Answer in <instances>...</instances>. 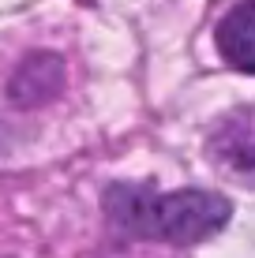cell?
<instances>
[{"instance_id": "obj_1", "label": "cell", "mask_w": 255, "mask_h": 258, "mask_svg": "<svg viewBox=\"0 0 255 258\" xmlns=\"http://www.w3.org/2000/svg\"><path fill=\"white\" fill-rule=\"evenodd\" d=\"M101 206L120 232L162 243H207L229 225L233 206L214 191H154L143 183H113L101 195Z\"/></svg>"}, {"instance_id": "obj_2", "label": "cell", "mask_w": 255, "mask_h": 258, "mask_svg": "<svg viewBox=\"0 0 255 258\" xmlns=\"http://www.w3.org/2000/svg\"><path fill=\"white\" fill-rule=\"evenodd\" d=\"M210 157L218 168L236 176L240 187H251V161H255V142H251V109H236L214 127L207 142Z\"/></svg>"}, {"instance_id": "obj_3", "label": "cell", "mask_w": 255, "mask_h": 258, "mask_svg": "<svg viewBox=\"0 0 255 258\" xmlns=\"http://www.w3.org/2000/svg\"><path fill=\"white\" fill-rule=\"evenodd\" d=\"M218 49L236 71L255 68V30H251V0H240L218 26Z\"/></svg>"}, {"instance_id": "obj_4", "label": "cell", "mask_w": 255, "mask_h": 258, "mask_svg": "<svg viewBox=\"0 0 255 258\" xmlns=\"http://www.w3.org/2000/svg\"><path fill=\"white\" fill-rule=\"evenodd\" d=\"M60 75H64V71H60L57 56H30L12 79V97L23 101V105L41 101V97H49L60 86Z\"/></svg>"}]
</instances>
